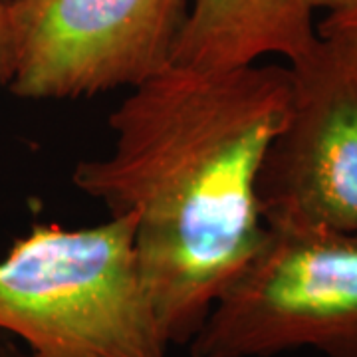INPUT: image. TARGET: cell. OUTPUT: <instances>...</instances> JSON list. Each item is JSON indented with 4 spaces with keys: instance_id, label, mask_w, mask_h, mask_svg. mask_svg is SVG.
<instances>
[{
    "instance_id": "cell-1",
    "label": "cell",
    "mask_w": 357,
    "mask_h": 357,
    "mask_svg": "<svg viewBox=\"0 0 357 357\" xmlns=\"http://www.w3.org/2000/svg\"><path fill=\"white\" fill-rule=\"evenodd\" d=\"M290 93L284 66H167L109 115L112 153L72 173L112 217H137V260L169 345H189L266 236L256 178Z\"/></svg>"
},
{
    "instance_id": "cell-2",
    "label": "cell",
    "mask_w": 357,
    "mask_h": 357,
    "mask_svg": "<svg viewBox=\"0 0 357 357\" xmlns=\"http://www.w3.org/2000/svg\"><path fill=\"white\" fill-rule=\"evenodd\" d=\"M137 217L36 225L0 260V330L30 357H167L135 250Z\"/></svg>"
},
{
    "instance_id": "cell-3",
    "label": "cell",
    "mask_w": 357,
    "mask_h": 357,
    "mask_svg": "<svg viewBox=\"0 0 357 357\" xmlns=\"http://www.w3.org/2000/svg\"><path fill=\"white\" fill-rule=\"evenodd\" d=\"M191 357H357V234L270 229L218 296Z\"/></svg>"
},
{
    "instance_id": "cell-4",
    "label": "cell",
    "mask_w": 357,
    "mask_h": 357,
    "mask_svg": "<svg viewBox=\"0 0 357 357\" xmlns=\"http://www.w3.org/2000/svg\"><path fill=\"white\" fill-rule=\"evenodd\" d=\"M189 0H8L14 72L26 100L135 88L171 66Z\"/></svg>"
},
{
    "instance_id": "cell-5",
    "label": "cell",
    "mask_w": 357,
    "mask_h": 357,
    "mask_svg": "<svg viewBox=\"0 0 357 357\" xmlns=\"http://www.w3.org/2000/svg\"><path fill=\"white\" fill-rule=\"evenodd\" d=\"M288 68L290 112L256 178L262 220L357 234V46L318 36Z\"/></svg>"
},
{
    "instance_id": "cell-6",
    "label": "cell",
    "mask_w": 357,
    "mask_h": 357,
    "mask_svg": "<svg viewBox=\"0 0 357 357\" xmlns=\"http://www.w3.org/2000/svg\"><path fill=\"white\" fill-rule=\"evenodd\" d=\"M316 42L310 0H189L171 64L236 70L272 54L296 64Z\"/></svg>"
},
{
    "instance_id": "cell-7",
    "label": "cell",
    "mask_w": 357,
    "mask_h": 357,
    "mask_svg": "<svg viewBox=\"0 0 357 357\" xmlns=\"http://www.w3.org/2000/svg\"><path fill=\"white\" fill-rule=\"evenodd\" d=\"M319 38L344 40L357 46V4L344 13L328 14L316 28Z\"/></svg>"
},
{
    "instance_id": "cell-8",
    "label": "cell",
    "mask_w": 357,
    "mask_h": 357,
    "mask_svg": "<svg viewBox=\"0 0 357 357\" xmlns=\"http://www.w3.org/2000/svg\"><path fill=\"white\" fill-rule=\"evenodd\" d=\"M14 72V42L8 2L0 0V84L8 86Z\"/></svg>"
},
{
    "instance_id": "cell-9",
    "label": "cell",
    "mask_w": 357,
    "mask_h": 357,
    "mask_svg": "<svg viewBox=\"0 0 357 357\" xmlns=\"http://www.w3.org/2000/svg\"><path fill=\"white\" fill-rule=\"evenodd\" d=\"M356 4L357 0H310L312 10H328V14L344 13Z\"/></svg>"
},
{
    "instance_id": "cell-10",
    "label": "cell",
    "mask_w": 357,
    "mask_h": 357,
    "mask_svg": "<svg viewBox=\"0 0 357 357\" xmlns=\"http://www.w3.org/2000/svg\"><path fill=\"white\" fill-rule=\"evenodd\" d=\"M6 2H8V0H6Z\"/></svg>"
}]
</instances>
